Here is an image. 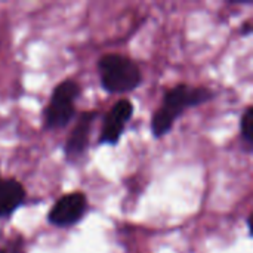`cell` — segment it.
Instances as JSON below:
<instances>
[{"label":"cell","mask_w":253,"mask_h":253,"mask_svg":"<svg viewBox=\"0 0 253 253\" xmlns=\"http://www.w3.org/2000/svg\"><path fill=\"white\" fill-rule=\"evenodd\" d=\"M212 96V92L206 87H190L187 84H178L170 89L165 96L163 107L153 116L151 129L154 136L166 135L185 108L203 104Z\"/></svg>","instance_id":"1"},{"label":"cell","mask_w":253,"mask_h":253,"mask_svg":"<svg viewBox=\"0 0 253 253\" xmlns=\"http://www.w3.org/2000/svg\"><path fill=\"white\" fill-rule=\"evenodd\" d=\"M101 84L105 90L113 93H123L133 90L141 83V71L138 65L127 56L110 53L98 62Z\"/></svg>","instance_id":"2"},{"label":"cell","mask_w":253,"mask_h":253,"mask_svg":"<svg viewBox=\"0 0 253 253\" xmlns=\"http://www.w3.org/2000/svg\"><path fill=\"white\" fill-rule=\"evenodd\" d=\"M79 95L80 86L73 80H65L55 87L50 104L46 110V125L49 129H61L71 122L76 114L74 101Z\"/></svg>","instance_id":"3"},{"label":"cell","mask_w":253,"mask_h":253,"mask_svg":"<svg viewBox=\"0 0 253 253\" xmlns=\"http://www.w3.org/2000/svg\"><path fill=\"white\" fill-rule=\"evenodd\" d=\"M87 208L83 193H71L61 197L49 212V222L56 227H70L82 219Z\"/></svg>","instance_id":"4"},{"label":"cell","mask_w":253,"mask_h":253,"mask_svg":"<svg viewBox=\"0 0 253 253\" xmlns=\"http://www.w3.org/2000/svg\"><path fill=\"white\" fill-rule=\"evenodd\" d=\"M133 113V105L129 99H120L116 105L108 111L102 126L101 142L116 144L123 132L125 125L129 122Z\"/></svg>","instance_id":"5"},{"label":"cell","mask_w":253,"mask_h":253,"mask_svg":"<svg viewBox=\"0 0 253 253\" xmlns=\"http://www.w3.org/2000/svg\"><path fill=\"white\" fill-rule=\"evenodd\" d=\"M95 117H96L95 113H83L80 116L74 130L71 132V135L65 144V156L68 160H76L84 153V150L89 144L90 126H92V122Z\"/></svg>","instance_id":"6"},{"label":"cell","mask_w":253,"mask_h":253,"mask_svg":"<svg viewBox=\"0 0 253 253\" xmlns=\"http://www.w3.org/2000/svg\"><path fill=\"white\" fill-rule=\"evenodd\" d=\"M25 199L24 187L15 179L0 181V218L9 216Z\"/></svg>","instance_id":"7"},{"label":"cell","mask_w":253,"mask_h":253,"mask_svg":"<svg viewBox=\"0 0 253 253\" xmlns=\"http://www.w3.org/2000/svg\"><path fill=\"white\" fill-rule=\"evenodd\" d=\"M240 127H242V136L243 139L246 141L248 145H252L253 144V108L252 107H248L243 117H242V123H240Z\"/></svg>","instance_id":"8"},{"label":"cell","mask_w":253,"mask_h":253,"mask_svg":"<svg viewBox=\"0 0 253 253\" xmlns=\"http://www.w3.org/2000/svg\"><path fill=\"white\" fill-rule=\"evenodd\" d=\"M251 31H252V27H251V24L248 22V24H246V27H245V30H243V34H249Z\"/></svg>","instance_id":"9"},{"label":"cell","mask_w":253,"mask_h":253,"mask_svg":"<svg viewBox=\"0 0 253 253\" xmlns=\"http://www.w3.org/2000/svg\"><path fill=\"white\" fill-rule=\"evenodd\" d=\"M0 253H3V252H1V251H0Z\"/></svg>","instance_id":"10"}]
</instances>
